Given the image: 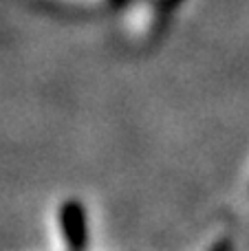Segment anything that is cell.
<instances>
[{"instance_id":"1","label":"cell","mask_w":249,"mask_h":251,"mask_svg":"<svg viewBox=\"0 0 249 251\" xmlns=\"http://www.w3.org/2000/svg\"><path fill=\"white\" fill-rule=\"evenodd\" d=\"M60 231L69 251H86L88 247V221L86 209L77 199H69L60 205Z\"/></svg>"},{"instance_id":"2","label":"cell","mask_w":249,"mask_h":251,"mask_svg":"<svg viewBox=\"0 0 249 251\" xmlns=\"http://www.w3.org/2000/svg\"><path fill=\"white\" fill-rule=\"evenodd\" d=\"M229 249H232V243H229L227 238L221 240L219 245H214V247H212V251H229Z\"/></svg>"},{"instance_id":"3","label":"cell","mask_w":249,"mask_h":251,"mask_svg":"<svg viewBox=\"0 0 249 251\" xmlns=\"http://www.w3.org/2000/svg\"><path fill=\"white\" fill-rule=\"evenodd\" d=\"M128 2H130V0H110V4H113L115 9H119V7H126Z\"/></svg>"},{"instance_id":"4","label":"cell","mask_w":249,"mask_h":251,"mask_svg":"<svg viewBox=\"0 0 249 251\" xmlns=\"http://www.w3.org/2000/svg\"><path fill=\"white\" fill-rule=\"evenodd\" d=\"M181 0H166V7H174V4H179Z\"/></svg>"}]
</instances>
